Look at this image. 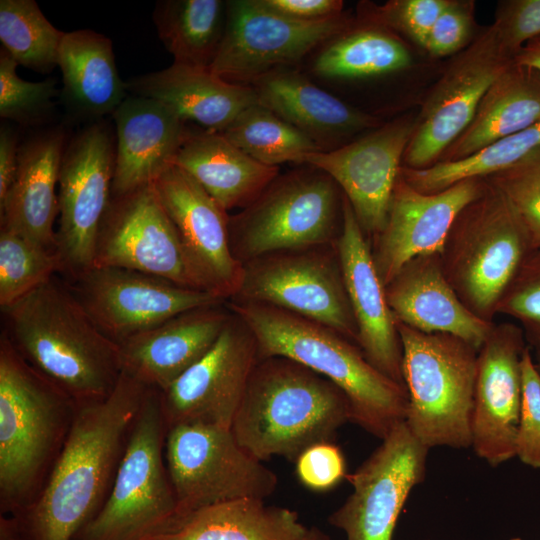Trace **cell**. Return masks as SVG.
<instances>
[{"label":"cell","instance_id":"1","mask_svg":"<svg viewBox=\"0 0 540 540\" xmlns=\"http://www.w3.org/2000/svg\"><path fill=\"white\" fill-rule=\"evenodd\" d=\"M122 372L105 399L78 405L41 492L0 517V540H73L104 505L134 422L150 391Z\"/></svg>","mask_w":540,"mask_h":540},{"label":"cell","instance_id":"2","mask_svg":"<svg viewBox=\"0 0 540 540\" xmlns=\"http://www.w3.org/2000/svg\"><path fill=\"white\" fill-rule=\"evenodd\" d=\"M1 312V334L77 405L112 393L122 374L120 346L99 330L66 281L55 276Z\"/></svg>","mask_w":540,"mask_h":540},{"label":"cell","instance_id":"3","mask_svg":"<svg viewBox=\"0 0 540 540\" xmlns=\"http://www.w3.org/2000/svg\"><path fill=\"white\" fill-rule=\"evenodd\" d=\"M253 332L259 359L282 356L324 376L347 396L350 422L383 440L405 421L406 387L376 369L358 345L338 331L286 310L227 301Z\"/></svg>","mask_w":540,"mask_h":540},{"label":"cell","instance_id":"4","mask_svg":"<svg viewBox=\"0 0 540 540\" xmlns=\"http://www.w3.org/2000/svg\"><path fill=\"white\" fill-rule=\"evenodd\" d=\"M350 419L348 398L333 382L294 360L271 356L252 371L231 429L261 461H296L310 446L332 441Z\"/></svg>","mask_w":540,"mask_h":540},{"label":"cell","instance_id":"5","mask_svg":"<svg viewBox=\"0 0 540 540\" xmlns=\"http://www.w3.org/2000/svg\"><path fill=\"white\" fill-rule=\"evenodd\" d=\"M78 405L0 335V514L29 506L66 442Z\"/></svg>","mask_w":540,"mask_h":540},{"label":"cell","instance_id":"6","mask_svg":"<svg viewBox=\"0 0 540 540\" xmlns=\"http://www.w3.org/2000/svg\"><path fill=\"white\" fill-rule=\"evenodd\" d=\"M485 182L482 192L456 216L440 257L444 275L462 303L494 323L501 297L534 248L509 201Z\"/></svg>","mask_w":540,"mask_h":540},{"label":"cell","instance_id":"7","mask_svg":"<svg viewBox=\"0 0 540 540\" xmlns=\"http://www.w3.org/2000/svg\"><path fill=\"white\" fill-rule=\"evenodd\" d=\"M397 329L408 395L406 425L428 449L471 447L478 350L451 334L425 333L399 322Z\"/></svg>","mask_w":540,"mask_h":540},{"label":"cell","instance_id":"8","mask_svg":"<svg viewBox=\"0 0 540 540\" xmlns=\"http://www.w3.org/2000/svg\"><path fill=\"white\" fill-rule=\"evenodd\" d=\"M344 195L315 167L279 174L247 207L229 215V245L244 264L289 249L335 244L343 226Z\"/></svg>","mask_w":540,"mask_h":540},{"label":"cell","instance_id":"9","mask_svg":"<svg viewBox=\"0 0 540 540\" xmlns=\"http://www.w3.org/2000/svg\"><path fill=\"white\" fill-rule=\"evenodd\" d=\"M166 433L160 392L150 389L104 505L73 540H150L174 524L177 504L164 458Z\"/></svg>","mask_w":540,"mask_h":540},{"label":"cell","instance_id":"10","mask_svg":"<svg viewBox=\"0 0 540 540\" xmlns=\"http://www.w3.org/2000/svg\"><path fill=\"white\" fill-rule=\"evenodd\" d=\"M164 458L177 504L174 524L219 503L265 500L278 484L276 474L238 443L231 427L173 425L167 428Z\"/></svg>","mask_w":540,"mask_h":540},{"label":"cell","instance_id":"11","mask_svg":"<svg viewBox=\"0 0 540 540\" xmlns=\"http://www.w3.org/2000/svg\"><path fill=\"white\" fill-rule=\"evenodd\" d=\"M242 267L239 288L228 301L271 305L322 323L356 343L336 243L268 253Z\"/></svg>","mask_w":540,"mask_h":540},{"label":"cell","instance_id":"12","mask_svg":"<svg viewBox=\"0 0 540 540\" xmlns=\"http://www.w3.org/2000/svg\"><path fill=\"white\" fill-rule=\"evenodd\" d=\"M355 21L347 12L297 20L267 9L259 0L227 1L223 39L209 69L227 82L250 86L273 71L296 67Z\"/></svg>","mask_w":540,"mask_h":540},{"label":"cell","instance_id":"13","mask_svg":"<svg viewBox=\"0 0 540 540\" xmlns=\"http://www.w3.org/2000/svg\"><path fill=\"white\" fill-rule=\"evenodd\" d=\"M115 133L91 122L65 147L58 180L56 248L71 279L93 266L97 237L112 199Z\"/></svg>","mask_w":540,"mask_h":540},{"label":"cell","instance_id":"14","mask_svg":"<svg viewBox=\"0 0 540 540\" xmlns=\"http://www.w3.org/2000/svg\"><path fill=\"white\" fill-rule=\"evenodd\" d=\"M513 61L493 24L480 31L455 55L427 96L416 116L402 166L424 169L439 162L472 121L490 85Z\"/></svg>","mask_w":540,"mask_h":540},{"label":"cell","instance_id":"15","mask_svg":"<svg viewBox=\"0 0 540 540\" xmlns=\"http://www.w3.org/2000/svg\"><path fill=\"white\" fill-rule=\"evenodd\" d=\"M99 330L118 345L185 311L226 302L167 279L92 266L66 281Z\"/></svg>","mask_w":540,"mask_h":540},{"label":"cell","instance_id":"16","mask_svg":"<svg viewBox=\"0 0 540 540\" xmlns=\"http://www.w3.org/2000/svg\"><path fill=\"white\" fill-rule=\"evenodd\" d=\"M429 449L398 424L374 452L346 478L353 486L345 502L328 518L346 540H392L411 490L425 477Z\"/></svg>","mask_w":540,"mask_h":540},{"label":"cell","instance_id":"17","mask_svg":"<svg viewBox=\"0 0 540 540\" xmlns=\"http://www.w3.org/2000/svg\"><path fill=\"white\" fill-rule=\"evenodd\" d=\"M93 266L135 270L203 291L154 183L112 196Z\"/></svg>","mask_w":540,"mask_h":540},{"label":"cell","instance_id":"18","mask_svg":"<svg viewBox=\"0 0 540 540\" xmlns=\"http://www.w3.org/2000/svg\"><path fill=\"white\" fill-rule=\"evenodd\" d=\"M258 361L253 332L231 310L213 347L166 390L159 391L167 428L182 423L231 427Z\"/></svg>","mask_w":540,"mask_h":540},{"label":"cell","instance_id":"19","mask_svg":"<svg viewBox=\"0 0 540 540\" xmlns=\"http://www.w3.org/2000/svg\"><path fill=\"white\" fill-rule=\"evenodd\" d=\"M416 116L405 115L331 151L305 156L300 165L327 173L348 200L367 237L384 227Z\"/></svg>","mask_w":540,"mask_h":540},{"label":"cell","instance_id":"20","mask_svg":"<svg viewBox=\"0 0 540 540\" xmlns=\"http://www.w3.org/2000/svg\"><path fill=\"white\" fill-rule=\"evenodd\" d=\"M527 347L522 328L507 321L494 323L478 350L471 448L493 467L515 457Z\"/></svg>","mask_w":540,"mask_h":540},{"label":"cell","instance_id":"21","mask_svg":"<svg viewBox=\"0 0 540 540\" xmlns=\"http://www.w3.org/2000/svg\"><path fill=\"white\" fill-rule=\"evenodd\" d=\"M154 185L201 289L230 300L239 288L243 267L230 249L228 212L175 165Z\"/></svg>","mask_w":540,"mask_h":540},{"label":"cell","instance_id":"22","mask_svg":"<svg viewBox=\"0 0 540 540\" xmlns=\"http://www.w3.org/2000/svg\"><path fill=\"white\" fill-rule=\"evenodd\" d=\"M485 180L473 178L433 194L413 188L399 175L383 229L373 237L372 256L386 286L410 260L441 253L459 212L483 190Z\"/></svg>","mask_w":540,"mask_h":540},{"label":"cell","instance_id":"23","mask_svg":"<svg viewBox=\"0 0 540 540\" xmlns=\"http://www.w3.org/2000/svg\"><path fill=\"white\" fill-rule=\"evenodd\" d=\"M336 247L357 326L356 344L376 369L405 386L397 322L387 302L368 238L345 196L343 226Z\"/></svg>","mask_w":540,"mask_h":540},{"label":"cell","instance_id":"24","mask_svg":"<svg viewBox=\"0 0 540 540\" xmlns=\"http://www.w3.org/2000/svg\"><path fill=\"white\" fill-rule=\"evenodd\" d=\"M230 315L226 302L197 307L130 337L119 344L122 372L166 390L213 347Z\"/></svg>","mask_w":540,"mask_h":540},{"label":"cell","instance_id":"25","mask_svg":"<svg viewBox=\"0 0 540 540\" xmlns=\"http://www.w3.org/2000/svg\"><path fill=\"white\" fill-rule=\"evenodd\" d=\"M258 103L331 151L377 128L381 120L329 92L296 67L273 71L250 85Z\"/></svg>","mask_w":540,"mask_h":540},{"label":"cell","instance_id":"26","mask_svg":"<svg viewBox=\"0 0 540 540\" xmlns=\"http://www.w3.org/2000/svg\"><path fill=\"white\" fill-rule=\"evenodd\" d=\"M112 117V196H119L154 183L174 165L188 125L161 102L134 95L127 96Z\"/></svg>","mask_w":540,"mask_h":540},{"label":"cell","instance_id":"27","mask_svg":"<svg viewBox=\"0 0 540 540\" xmlns=\"http://www.w3.org/2000/svg\"><path fill=\"white\" fill-rule=\"evenodd\" d=\"M389 307L397 322L425 333H446L477 350L493 324L474 315L446 279L440 253L407 262L385 286Z\"/></svg>","mask_w":540,"mask_h":540},{"label":"cell","instance_id":"28","mask_svg":"<svg viewBox=\"0 0 540 540\" xmlns=\"http://www.w3.org/2000/svg\"><path fill=\"white\" fill-rule=\"evenodd\" d=\"M67 142L64 127L56 126L19 145L15 179L0 203L2 227L55 251L54 223L59 214L56 186Z\"/></svg>","mask_w":540,"mask_h":540},{"label":"cell","instance_id":"29","mask_svg":"<svg viewBox=\"0 0 540 540\" xmlns=\"http://www.w3.org/2000/svg\"><path fill=\"white\" fill-rule=\"evenodd\" d=\"M126 88L134 96L161 102L186 123L217 132L258 103L251 86L227 82L209 68L176 63L130 78Z\"/></svg>","mask_w":540,"mask_h":540},{"label":"cell","instance_id":"30","mask_svg":"<svg viewBox=\"0 0 540 540\" xmlns=\"http://www.w3.org/2000/svg\"><path fill=\"white\" fill-rule=\"evenodd\" d=\"M174 165L192 177L225 211L250 205L280 174L231 143L221 132L190 128Z\"/></svg>","mask_w":540,"mask_h":540},{"label":"cell","instance_id":"31","mask_svg":"<svg viewBox=\"0 0 540 540\" xmlns=\"http://www.w3.org/2000/svg\"><path fill=\"white\" fill-rule=\"evenodd\" d=\"M62 97L74 118L91 122L111 115L127 97L112 41L90 29L65 32L58 55Z\"/></svg>","mask_w":540,"mask_h":540},{"label":"cell","instance_id":"32","mask_svg":"<svg viewBox=\"0 0 540 540\" xmlns=\"http://www.w3.org/2000/svg\"><path fill=\"white\" fill-rule=\"evenodd\" d=\"M308 75L322 87L384 78L406 70L412 54L404 41L382 26L356 19L308 58Z\"/></svg>","mask_w":540,"mask_h":540},{"label":"cell","instance_id":"33","mask_svg":"<svg viewBox=\"0 0 540 540\" xmlns=\"http://www.w3.org/2000/svg\"><path fill=\"white\" fill-rule=\"evenodd\" d=\"M538 121L540 72L514 60L490 85L472 121L439 162L466 158Z\"/></svg>","mask_w":540,"mask_h":540},{"label":"cell","instance_id":"34","mask_svg":"<svg viewBox=\"0 0 540 540\" xmlns=\"http://www.w3.org/2000/svg\"><path fill=\"white\" fill-rule=\"evenodd\" d=\"M308 532L295 511L243 498L195 511L150 540H305Z\"/></svg>","mask_w":540,"mask_h":540},{"label":"cell","instance_id":"35","mask_svg":"<svg viewBox=\"0 0 540 540\" xmlns=\"http://www.w3.org/2000/svg\"><path fill=\"white\" fill-rule=\"evenodd\" d=\"M226 14L227 1L160 0L153 22L173 63L210 68L223 39Z\"/></svg>","mask_w":540,"mask_h":540},{"label":"cell","instance_id":"36","mask_svg":"<svg viewBox=\"0 0 540 540\" xmlns=\"http://www.w3.org/2000/svg\"><path fill=\"white\" fill-rule=\"evenodd\" d=\"M539 148L540 121L501 138L466 158L438 162L424 169L402 166L400 174L416 190L433 194L463 180L486 178L512 166Z\"/></svg>","mask_w":540,"mask_h":540},{"label":"cell","instance_id":"37","mask_svg":"<svg viewBox=\"0 0 540 540\" xmlns=\"http://www.w3.org/2000/svg\"><path fill=\"white\" fill-rule=\"evenodd\" d=\"M221 133L250 157L268 166L279 167L285 162L300 164L305 156L322 151L308 136L259 103L243 111Z\"/></svg>","mask_w":540,"mask_h":540},{"label":"cell","instance_id":"38","mask_svg":"<svg viewBox=\"0 0 540 540\" xmlns=\"http://www.w3.org/2000/svg\"><path fill=\"white\" fill-rule=\"evenodd\" d=\"M65 32L54 27L34 0L0 1V41L18 65L49 73L58 65Z\"/></svg>","mask_w":540,"mask_h":540},{"label":"cell","instance_id":"39","mask_svg":"<svg viewBox=\"0 0 540 540\" xmlns=\"http://www.w3.org/2000/svg\"><path fill=\"white\" fill-rule=\"evenodd\" d=\"M57 273H63L62 260L25 236L0 226V307H8Z\"/></svg>","mask_w":540,"mask_h":540},{"label":"cell","instance_id":"40","mask_svg":"<svg viewBox=\"0 0 540 540\" xmlns=\"http://www.w3.org/2000/svg\"><path fill=\"white\" fill-rule=\"evenodd\" d=\"M18 64L4 50L0 51V116L20 125L44 123L54 110L58 95L56 81H26L16 72Z\"/></svg>","mask_w":540,"mask_h":540},{"label":"cell","instance_id":"41","mask_svg":"<svg viewBox=\"0 0 540 540\" xmlns=\"http://www.w3.org/2000/svg\"><path fill=\"white\" fill-rule=\"evenodd\" d=\"M485 179L509 201L526 227L534 249L540 248V148Z\"/></svg>","mask_w":540,"mask_h":540},{"label":"cell","instance_id":"42","mask_svg":"<svg viewBox=\"0 0 540 540\" xmlns=\"http://www.w3.org/2000/svg\"><path fill=\"white\" fill-rule=\"evenodd\" d=\"M448 0H390L382 5L363 2L358 19L403 35L424 48L427 36Z\"/></svg>","mask_w":540,"mask_h":540},{"label":"cell","instance_id":"43","mask_svg":"<svg viewBox=\"0 0 540 540\" xmlns=\"http://www.w3.org/2000/svg\"><path fill=\"white\" fill-rule=\"evenodd\" d=\"M497 315L514 319L531 350L540 349V248L526 258L497 306Z\"/></svg>","mask_w":540,"mask_h":540},{"label":"cell","instance_id":"44","mask_svg":"<svg viewBox=\"0 0 540 540\" xmlns=\"http://www.w3.org/2000/svg\"><path fill=\"white\" fill-rule=\"evenodd\" d=\"M522 400L515 438V457L523 464L540 469V374L531 348L522 358Z\"/></svg>","mask_w":540,"mask_h":540},{"label":"cell","instance_id":"45","mask_svg":"<svg viewBox=\"0 0 540 540\" xmlns=\"http://www.w3.org/2000/svg\"><path fill=\"white\" fill-rule=\"evenodd\" d=\"M475 2L448 0L432 26L424 50L432 57L457 55L476 38Z\"/></svg>","mask_w":540,"mask_h":540},{"label":"cell","instance_id":"46","mask_svg":"<svg viewBox=\"0 0 540 540\" xmlns=\"http://www.w3.org/2000/svg\"><path fill=\"white\" fill-rule=\"evenodd\" d=\"M492 24L501 44L514 58L528 41L540 35V0L500 1Z\"/></svg>","mask_w":540,"mask_h":540},{"label":"cell","instance_id":"47","mask_svg":"<svg viewBox=\"0 0 540 540\" xmlns=\"http://www.w3.org/2000/svg\"><path fill=\"white\" fill-rule=\"evenodd\" d=\"M295 463L299 481L313 491L330 490L347 476L344 455L332 441L310 446Z\"/></svg>","mask_w":540,"mask_h":540},{"label":"cell","instance_id":"48","mask_svg":"<svg viewBox=\"0 0 540 540\" xmlns=\"http://www.w3.org/2000/svg\"><path fill=\"white\" fill-rule=\"evenodd\" d=\"M269 10L289 18L313 21L343 13L341 0H259Z\"/></svg>","mask_w":540,"mask_h":540},{"label":"cell","instance_id":"49","mask_svg":"<svg viewBox=\"0 0 540 540\" xmlns=\"http://www.w3.org/2000/svg\"><path fill=\"white\" fill-rule=\"evenodd\" d=\"M18 133L7 123L0 128V203L13 184L18 165Z\"/></svg>","mask_w":540,"mask_h":540},{"label":"cell","instance_id":"50","mask_svg":"<svg viewBox=\"0 0 540 540\" xmlns=\"http://www.w3.org/2000/svg\"><path fill=\"white\" fill-rule=\"evenodd\" d=\"M514 60L540 72V35L528 41L515 55Z\"/></svg>","mask_w":540,"mask_h":540},{"label":"cell","instance_id":"51","mask_svg":"<svg viewBox=\"0 0 540 540\" xmlns=\"http://www.w3.org/2000/svg\"><path fill=\"white\" fill-rule=\"evenodd\" d=\"M305 540H330L327 535L317 528H309L308 535Z\"/></svg>","mask_w":540,"mask_h":540},{"label":"cell","instance_id":"52","mask_svg":"<svg viewBox=\"0 0 540 540\" xmlns=\"http://www.w3.org/2000/svg\"><path fill=\"white\" fill-rule=\"evenodd\" d=\"M532 354L536 368L540 374V349L532 350Z\"/></svg>","mask_w":540,"mask_h":540},{"label":"cell","instance_id":"53","mask_svg":"<svg viewBox=\"0 0 540 540\" xmlns=\"http://www.w3.org/2000/svg\"><path fill=\"white\" fill-rule=\"evenodd\" d=\"M511 540H522V539L517 537V538H513Z\"/></svg>","mask_w":540,"mask_h":540}]
</instances>
